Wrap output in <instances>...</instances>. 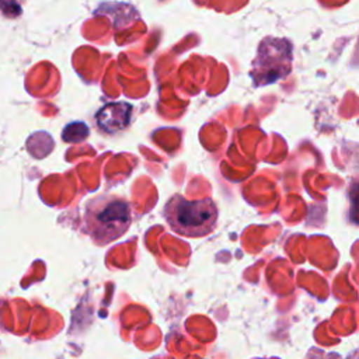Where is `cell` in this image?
I'll use <instances>...</instances> for the list:
<instances>
[{
    "mask_svg": "<svg viewBox=\"0 0 359 359\" xmlns=\"http://www.w3.org/2000/svg\"><path fill=\"white\" fill-rule=\"evenodd\" d=\"M132 105L126 102H112L104 105L95 115L97 126L105 133H115L125 129L130 122Z\"/></svg>",
    "mask_w": 359,
    "mask_h": 359,
    "instance_id": "4",
    "label": "cell"
},
{
    "mask_svg": "<svg viewBox=\"0 0 359 359\" xmlns=\"http://www.w3.org/2000/svg\"><path fill=\"white\" fill-rule=\"evenodd\" d=\"M292 69V45L286 39L265 38L261 41L252 62L251 77L255 86H266L283 79Z\"/></svg>",
    "mask_w": 359,
    "mask_h": 359,
    "instance_id": "3",
    "label": "cell"
},
{
    "mask_svg": "<svg viewBox=\"0 0 359 359\" xmlns=\"http://www.w3.org/2000/svg\"><path fill=\"white\" fill-rule=\"evenodd\" d=\"M132 223V208L119 196H97L86 210V226L97 244L105 245L126 233Z\"/></svg>",
    "mask_w": 359,
    "mask_h": 359,
    "instance_id": "1",
    "label": "cell"
},
{
    "mask_svg": "<svg viewBox=\"0 0 359 359\" xmlns=\"http://www.w3.org/2000/svg\"><path fill=\"white\" fill-rule=\"evenodd\" d=\"M88 136V128L84 122H70L65 126L62 132V137L65 142L77 143L84 140Z\"/></svg>",
    "mask_w": 359,
    "mask_h": 359,
    "instance_id": "5",
    "label": "cell"
},
{
    "mask_svg": "<svg viewBox=\"0 0 359 359\" xmlns=\"http://www.w3.org/2000/svg\"><path fill=\"white\" fill-rule=\"evenodd\" d=\"M217 208L210 198L187 199L174 195L164 208V217L172 231L185 237H203L213 231Z\"/></svg>",
    "mask_w": 359,
    "mask_h": 359,
    "instance_id": "2",
    "label": "cell"
}]
</instances>
